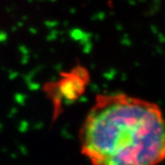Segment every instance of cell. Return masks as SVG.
I'll use <instances>...</instances> for the list:
<instances>
[{"label": "cell", "mask_w": 165, "mask_h": 165, "mask_svg": "<svg viewBox=\"0 0 165 165\" xmlns=\"http://www.w3.org/2000/svg\"><path fill=\"white\" fill-rule=\"evenodd\" d=\"M79 142L92 165H159L165 153L161 111L140 97L100 95L84 117Z\"/></svg>", "instance_id": "cell-1"}]
</instances>
